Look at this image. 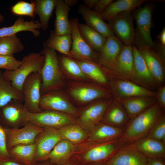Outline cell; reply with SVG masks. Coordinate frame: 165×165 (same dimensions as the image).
Returning a JSON list of instances; mask_svg holds the SVG:
<instances>
[{
  "mask_svg": "<svg viewBox=\"0 0 165 165\" xmlns=\"http://www.w3.org/2000/svg\"><path fill=\"white\" fill-rule=\"evenodd\" d=\"M133 65L130 80L146 89L156 91L157 86L140 51L132 46Z\"/></svg>",
  "mask_w": 165,
  "mask_h": 165,
  "instance_id": "cell-11",
  "label": "cell"
},
{
  "mask_svg": "<svg viewBox=\"0 0 165 165\" xmlns=\"http://www.w3.org/2000/svg\"><path fill=\"white\" fill-rule=\"evenodd\" d=\"M106 165H147V158L133 143H127L108 160Z\"/></svg>",
  "mask_w": 165,
  "mask_h": 165,
  "instance_id": "cell-16",
  "label": "cell"
},
{
  "mask_svg": "<svg viewBox=\"0 0 165 165\" xmlns=\"http://www.w3.org/2000/svg\"><path fill=\"white\" fill-rule=\"evenodd\" d=\"M157 102L163 111L165 110V86L159 87L156 91Z\"/></svg>",
  "mask_w": 165,
  "mask_h": 165,
  "instance_id": "cell-45",
  "label": "cell"
},
{
  "mask_svg": "<svg viewBox=\"0 0 165 165\" xmlns=\"http://www.w3.org/2000/svg\"><path fill=\"white\" fill-rule=\"evenodd\" d=\"M45 56L40 53H31L24 56L22 63L16 70L2 72L4 79L11 83L17 90L22 93L23 84L32 73L41 72L45 61Z\"/></svg>",
  "mask_w": 165,
  "mask_h": 165,
  "instance_id": "cell-5",
  "label": "cell"
},
{
  "mask_svg": "<svg viewBox=\"0 0 165 165\" xmlns=\"http://www.w3.org/2000/svg\"><path fill=\"white\" fill-rule=\"evenodd\" d=\"M99 0H83L84 4L89 9L92 10Z\"/></svg>",
  "mask_w": 165,
  "mask_h": 165,
  "instance_id": "cell-48",
  "label": "cell"
},
{
  "mask_svg": "<svg viewBox=\"0 0 165 165\" xmlns=\"http://www.w3.org/2000/svg\"><path fill=\"white\" fill-rule=\"evenodd\" d=\"M13 100H18L24 102L22 93L16 90L10 82L6 80L0 71V109Z\"/></svg>",
  "mask_w": 165,
  "mask_h": 165,
  "instance_id": "cell-35",
  "label": "cell"
},
{
  "mask_svg": "<svg viewBox=\"0 0 165 165\" xmlns=\"http://www.w3.org/2000/svg\"><path fill=\"white\" fill-rule=\"evenodd\" d=\"M35 14L39 17L41 29L46 31L49 27L50 19L55 9L57 0H35Z\"/></svg>",
  "mask_w": 165,
  "mask_h": 165,
  "instance_id": "cell-34",
  "label": "cell"
},
{
  "mask_svg": "<svg viewBox=\"0 0 165 165\" xmlns=\"http://www.w3.org/2000/svg\"><path fill=\"white\" fill-rule=\"evenodd\" d=\"M153 10L151 4H146L138 8L132 14L136 25L133 44L139 50L154 48V43L151 34Z\"/></svg>",
  "mask_w": 165,
  "mask_h": 165,
  "instance_id": "cell-4",
  "label": "cell"
},
{
  "mask_svg": "<svg viewBox=\"0 0 165 165\" xmlns=\"http://www.w3.org/2000/svg\"><path fill=\"white\" fill-rule=\"evenodd\" d=\"M126 144L120 138L105 142L88 151L84 155L83 158L86 161L92 162L108 160Z\"/></svg>",
  "mask_w": 165,
  "mask_h": 165,
  "instance_id": "cell-18",
  "label": "cell"
},
{
  "mask_svg": "<svg viewBox=\"0 0 165 165\" xmlns=\"http://www.w3.org/2000/svg\"><path fill=\"white\" fill-rule=\"evenodd\" d=\"M130 119L121 103L113 99L107 108L101 121L103 123L116 127L125 128Z\"/></svg>",
  "mask_w": 165,
  "mask_h": 165,
  "instance_id": "cell-20",
  "label": "cell"
},
{
  "mask_svg": "<svg viewBox=\"0 0 165 165\" xmlns=\"http://www.w3.org/2000/svg\"><path fill=\"white\" fill-rule=\"evenodd\" d=\"M4 21V16L0 13V24L3 23Z\"/></svg>",
  "mask_w": 165,
  "mask_h": 165,
  "instance_id": "cell-51",
  "label": "cell"
},
{
  "mask_svg": "<svg viewBox=\"0 0 165 165\" xmlns=\"http://www.w3.org/2000/svg\"><path fill=\"white\" fill-rule=\"evenodd\" d=\"M37 139L34 157L43 159L52 150L62 139L58 130L48 127L38 135Z\"/></svg>",
  "mask_w": 165,
  "mask_h": 165,
  "instance_id": "cell-19",
  "label": "cell"
},
{
  "mask_svg": "<svg viewBox=\"0 0 165 165\" xmlns=\"http://www.w3.org/2000/svg\"><path fill=\"white\" fill-rule=\"evenodd\" d=\"M23 101L18 100H13L1 108L3 118L7 122L11 124L26 122L24 113L25 109Z\"/></svg>",
  "mask_w": 165,
  "mask_h": 165,
  "instance_id": "cell-30",
  "label": "cell"
},
{
  "mask_svg": "<svg viewBox=\"0 0 165 165\" xmlns=\"http://www.w3.org/2000/svg\"><path fill=\"white\" fill-rule=\"evenodd\" d=\"M40 72L31 74L25 79L22 86V93L24 97V108L32 113L41 111L39 108L42 82Z\"/></svg>",
  "mask_w": 165,
  "mask_h": 165,
  "instance_id": "cell-8",
  "label": "cell"
},
{
  "mask_svg": "<svg viewBox=\"0 0 165 165\" xmlns=\"http://www.w3.org/2000/svg\"><path fill=\"white\" fill-rule=\"evenodd\" d=\"M10 156L7 146L5 130L0 124V161L9 160Z\"/></svg>",
  "mask_w": 165,
  "mask_h": 165,
  "instance_id": "cell-44",
  "label": "cell"
},
{
  "mask_svg": "<svg viewBox=\"0 0 165 165\" xmlns=\"http://www.w3.org/2000/svg\"><path fill=\"white\" fill-rule=\"evenodd\" d=\"M139 51L158 87L164 85L165 66L160 58L152 49Z\"/></svg>",
  "mask_w": 165,
  "mask_h": 165,
  "instance_id": "cell-22",
  "label": "cell"
},
{
  "mask_svg": "<svg viewBox=\"0 0 165 165\" xmlns=\"http://www.w3.org/2000/svg\"><path fill=\"white\" fill-rule=\"evenodd\" d=\"M146 137L160 141L165 144L164 113L153 125Z\"/></svg>",
  "mask_w": 165,
  "mask_h": 165,
  "instance_id": "cell-41",
  "label": "cell"
},
{
  "mask_svg": "<svg viewBox=\"0 0 165 165\" xmlns=\"http://www.w3.org/2000/svg\"><path fill=\"white\" fill-rule=\"evenodd\" d=\"M114 97L98 99L87 104L79 113L78 122L82 127L88 129L102 121L105 112Z\"/></svg>",
  "mask_w": 165,
  "mask_h": 165,
  "instance_id": "cell-10",
  "label": "cell"
},
{
  "mask_svg": "<svg viewBox=\"0 0 165 165\" xmlns=\"http://www.w3.org/2000/svg\"><path fill=\"white\" fill-rule=\"evenodd\" d=\"M98 124L90 136L91 141L106 142L120 138L125 129L116 127L103 123Z\"/></svg>",
  "mask_w": 165,
  "mask_h": 165,
  "instance_id": "cell-31",
  "label": "cell"
},
{
  "mask_svg": "<svg viewBox=\"0 0 165 165\" xmlns=\"http://www.w3.org/2000/svg\"><path fill=\"white\" fill-rule=\"evenodd\" d=\"M126 110L130 120L157 102L156 97L138 96L117 99Z\"/></svg>",
  "mask_w": 165,
  "mask_h": 165,
  "instance_id": "cell-23",
  "label": "cell"
},
{
  "mask_svg": "<svg viewBox=\"0 0 165 165\" xmlns=\"http://www.w3.org/2000/svg\"><path fill=\"white\" fill-rule=\"evenodd\" d=\"M96 165H105L104 164H102V163H99V164H98Z\"/></svg>",
  "mask_w": 165,
  "mask_h": 165,
  "instance_id": "cell-52",
  "label": "cell"
},
{
  "mask_svg": "<svg viewBox=\"0 0 165 165\" xmlns=\"http://www.w3.org/2000/svg\"><path fill=\"white\" fill-rule=\"evenodd\" d=\"M138 149L147 158L162 159L165 156V144L145 137L133 143Z\"/></svg>",
  "mask_w": 165,
  "mask_h": 165,
  "instance_id": "cell-26",
  "label": "cell"
},
{
  "mask_svg": "<svg viewBox=\"0 0 165 165\" xmlns=\"http://www.w3.org/2000/svg\"><path fill=\"white\" fill-rule=\"evenodd\" d=\"M74 59L89 80L110 89V78L98 63L90 60Z\"/></svg>",
  "mask_w": 165,
  "mask_h": 165,
  "instance_id": "cell-21",
  "label": "cell"
},
{
  "mask_svg": "<svg viewBox=\"0 0 165 165\" xmlns=\"http://www.w3.org/2000/svg\"><path fill=\"white\" fill-rule=\"evenodd\" d=\"M11 12L14 14L25 16L33 19L35 18V3L34 0H31V2L21 1L18 2L11 8Z\"/></svg>",
  "mask_w": 165,
  "mask_h": 165,
  "instance_id": "cell-40",
  "label": "cell"
},
{
  "mask_svg": "<svg viewBox=\"0 0 165 165\" xmlns=\"http://www.w3.org/2000/svg\"><path fill=\"white\" fill-rule=\"evenodd\" d=\"M72 45L71 57L76 60H87L97 62L98 53L93 50L85 41L79 29V20L77 17L71 19Z\"/></svg>",
  "mask_w": 165,
  "mask_h": 165,
  "instance_id": "cell-12",
  "label": "cell"
},
{
  "mask_svg": "<svg viewBox=\"0 0 165 165\" xmlns=\"http://www.w3.org/2000/svg\"><path fill=\"white\" fill-rule=\"evenodd\" d=\"M41 29L39 21L33 20H25L23 17L20 16L16 20L12 25L0 28V37L16 35L23 31L30 32L34 37H38L40 34Z\"/></svg>",
  "mask_w": 165,
  "mask_h": 165,
  "instance_id": "cell-27",
  "label": "cell"
},
{
  "mask_svg": "<svg viewBox=\"0 0 165 165\" xmlns=\"http://www.w3.org/2000/svg\"><path fill=\"white\" fill-rule=\"evenodd\" d=\"M36 149L35 144L16 145L8 150L9 154L23 160L32 161L35 156Z\"/></svg>",
  "mask_w": 165,
  "mask_h": 165,
  "instance_id": "cell-39",
  "label": "cell"
},
{
  "mask_svg": "<svg viewBox=\"0 0 165 165\" xmlns=\"http://www.w3.org/2000/svg\"><path fill=\"white\" fill-rule=\"evenodd\" d=\"M24 116L26 122L41 127H61L75 123L77 121L75 116L52 110H44L38 113H32L25 110Z\"/></svg>",
  "mask_w": 165,
  "mask_h": 165,
  "instance_id": "cell-6",
  "label": "cell"
},
{
  "mask_svg": "<svg viewBox=\"0 0 165 165\" xmlns=\"http://www.w3.org/2000/svg\"><path fill=\"white\" fill-rule=\"evenodd\" d=\"M24 48V45L16 35L0 37V55L14 56Z\"/></svg>",
  "mask_w": 165,
  "mask_h": 165,
  "instance_id": "cell-37",
  "label": "cell"
},
{
  "mask_svg": "<svg viewBox=\"0 0 165 165\" xmlns=\"http://www.w3.org/2000/svg\"><path fill=\"white\" fill-rule=\"evenodd\" d=\"M40 53L45 57L40 72L42 79L41 95L52 90L63 89L66 80L61 71L56 51L44 44L43 48Z\"/></svg>",
  "mask_w": 165,
  "mask_h": 165,
  "instance_id": "cell-3",
  "label": "cell"
},
{
  "mask_svg": "<svg viewBox=\"0 0 165 165\" xmlns=\"http://www.w3.org/2000/svg\"><path fill=\"white\" fill-rule=\"evenodd\" d=\"M44 44L49 48L71 57L70 53L72 45L71 34L58 35L54 30H52L49 38Z\"/></svg>",
  "mask_w": 165,
  "mask_h": 165,
  "instance_id": "cell-32",
  "label": "cell"
},
{
  "mask_svg": "<svg viewBox=\"0 0 165 165\" xmlns=\"http://www.w3.org/2000/svg\"><path fill=\"white\" fill-rule=\"evenodd\" d=\"M78 27L80 33L85 41L93 50L98 53L103 46L106 38L86 23H79Z\"/></svg>",
  "mask_w": 165,
  "mask_h": 165,
  "instance_id": "cell-33",
  "label": "cell"
},
{
  "mask_svg": "<svg viewBox=\"0 0 165 165\" xmlns=\"http://www.w3.org/2000/svg\"><path fill=\"white\" fill-rule=\"evenodd\" d=\"M110 78V89L113 97L117 99L138 96L156 97V91L148 90L130 80Z\"/></svg>",
  "mask_w": 165,
  "mask_h": 165,
  "instance_id": "cell-14",
  "label": "cell"
},
{
  "mask_svg": "<svg viewBox=\"0 0 165 165\" xmlns=\"http://www.w3.org/2000/svg\"><path fill=\"white\" fill-rule=\"evenodd\" d=\"M8 150L17 145L33 143L43 130L41 127L29 122L20 128L4 129Z\"/></svg>",
  "mask_w": 165,
  "mask_h": 165,
  "instance_id": "cell-13",
  "label": "cell"
},
{
  "mask_svg": "<svg viewBox=\"0 0 165 165\" xmlns=\"http://www.w3.org/2000/svg\"><path fill=\"white\" fill-rule=\"evenodd\" d=\"M145 0H118L114 1L100 15L104 20L108 22L118 14L131 12L140 7Z\"/></svg>",
  "mask_w": 165,
  "mask_h": 165,
  "instance_id": "cell-28",
  "label": "cell"
},
{
  "mask_svg": "<svg viewBox=\"0 0 165 165\" xmlns=\"http://www.w3.org/2000/svg\"><path fill=\"white\" fill-rule=\"evenodd\" d=\"M134 62L132 45H124L112 70L108 73L110 78L130 80Z\"/></svg>",
  "mask_w": 165,
  "mask_h": 165,
  "instance_id": "cell-17",
  "label": "cell"
},
{
  "mask_svg": "<svg viewBox=\"0 0 165 165\" xmlns=\"http://www.w3.org/2000/svg\"><path fill=\"white\" fill-rule=\"evenodd\" d=\"M113 0H99L93 10L101 14L114 1Z\"/></svg>",
  "mask_w": 165,
  "mask_h": 165,
  "instance_id": "cell-46",
  "label": "cell"
},
{
  "mask_svg": "<svg viewBox=\"0 0 165 165\" xmlns=\"http://www.w3.org/2000/svg\"><path fill=\"white\" fill-rule=\"evenodd\" d=\"M0 165H21L16 162L10 161H0Z\"/></svg>",
  "mask_w": 165,
  "mask_h": 165,
  "instance_id": "cell-50",
  "label": "cell"
},
{
  "mask_svg": "<svg viewBox=\"0 0 165 165\" xmlns=\"http://www.w3.org/2000/svg\"><path fill=\"white\" fill-rule=\"evenodd\" d=\"M157 43H154L153 50L165 66V28H163L157 36Z\"/></svg>",
  "mask_w": 165,
  "mask_h": 165,
  "instance_id": "cell-43",
  "label": "cell"
},
{
  "mask_svg": "<svg viewBox=\"0 0 165 165\" xmlns=\"http://www.w3.org/2000/svg\"><path fill=\"white\" fill-rule=\"evenodd\" d=\"M124 45L114 35L106 38L103 46L98 53L97 62L104 68L107 73L113 68Z\"/></svg>",
  "mask_w": 165,
  "mask_h": 165,
  "instance_id": "cell-15",
  "label": "cell"
},
{
  "mask_svg": "<svg viewBox=\"0 0 165 165\" xmlns=\"http://www.w3.org/2000/svg\"><path fill=\"white\" fill-rule=\"evenodd\" d=\"M134 18L131 12L120 13L108 21L114 35L124 45L133 44L135 35Z\"/></svg>",
  "mask_w": 165,
  "mask_h": 165,
  "instance_id": "cell-9",
  "label": "cell"
},
{
  "mask_svg": "<svg viewBox=\"0 0 165 165\" xmlns=\"http://www.w3.org/2000/svg\"><path fill=\"white\" fill-rule=\"evenodd\" d=\"M162 159L147 158V165H165Z\"/></svg>",
  "mask_w": 165,
  "mask_h": 165,
  "instance_id": "cell-47",
  "label": "cell"
},
{
  "mask_svg": "<svg viewBox=\"0 0 165 165\" xmlns=\"http://www.w3.org/2000/svg\"><path fill=\"white\" fill-rule=\"evenodd\" d=\"M64 2L67 6L70 8L76 5L78 1L77 0H64Z\"/></svg>",
  "mask_w": 165,
  "mask_h": 165,
  "instance_id": "cell-49",
  "label": "cell"
},
{
  "mask_svg": "<svg viewBox=\"0 0 165 165\" xmlns=\"http://www.w3.org/2000/svg\"><path fill=\"white\" fill-rule=\"evenodd\" d=\"M70 8L63 0H57L55 8V20L54 31L58 35L71 34V26L68 14Z\"/></svg>",
  "mask_w": 165,
  "mask_h": 165,
  "instance_id": "cell-29",
  "label": "cell"
},
{
  "mask_svg": "<svg viewBox=\"0 0 165 165\" xmlns=\"http://www.w3.org/2000/svg\"><path fill=\"white\" fill-rule=\"evenodd\" d=\"M39 108L41 111L52 110L79 117V111L62 90H53L41 95Z\"/></svg>",
  "mask_w": 165,
  "mask_h": 165,
  "instance_id": "cell-7",
  "label": "cell"
},
{
  "mask_svg": "<svg viewBox=\"0 0 165 165\" xmlns=\"http://www.w3.org/2000/svg\"><path fill=\"white\" fill-rule=\"evenodd\" d=\"M78 12L87 25L105 37L114 35L108 24L104 21L100 14L89 9L84 4L79 6Z\"/></svg>",
  "mask_w": 165,
  "mask_h": 165,
  "instance_id": "cell-24",
  "label": "cell"
},
{
  "mask_svg": "<svg viewBox=\"0 0 165 165\" xmlns=\"http://www.w3.org/2000/svg\"><path fill=\"white\" fill-rule=\"evenodd\" d=\"M22 63L14 56L0 55V68L5 71H13L17 69Z\"/></svg>",
  "mask_w": 165,
  "mask_h": 165,
  "instance_id": "cell-42",
  "label": "cell"
},
{
  "mask_svg": "<svg viewBox=\"0 0 165 165\" xmlns=\"http://www.w3.org/2000/svg\"><path fill=\"white\" fill-rule=\"evenodd\" d=\"M73 143L62 139L44 159H50L53 161L61 163L66 160L74 148Z\"/></svg>",
  "mask_w": 165,
  "mask_h": 165,
  "instance_id": "cell-36",
  "label": "cell"
},
{
  "mask_svg": "<svg viewBox=\"0 0 165 165\" xmlns=\"http://www.w3.org/2000/svg\"><path fill=\"white\" fill-rule=\"evenodd\" d=\"M62 90L73 104L85 105L98 99L113 97L109 89L91 81L66 80Z\"/></svg>",
  "mask_w": 165,
  "mask_h": 165,
  "instance_id": "cell-1",
  "label": "cell"
},
{
  "mask_svg": "<svg viewBox=\"0 0 165 165\" xmlns=\"http://www.w3.org/2000/svg\"></svg>",
  "mask_w": 165,
  "mask_h": 165,
  "instance_id": "cell-53",
  "label": "cell"
},
{
  "mask_svg": "<svg viewBox=\"0 0 165 165\" xmlns=\"http://www.w3.org/2000/svg\"><path fill=\"white\" fill-rule=\"evenodd\" d=\"M60 67L66 80L90 81L84 75L77 61L72 58L61 54H58Z\"/></svg>",
  "mask_w": 165,
  "mask_h": 165,
  "instance_id": "cell-25",
  "label": "cell"
},
{
  "mask_svg": "<svg viewBox=\"0 0 165 165\" xmlns=\"http://www.w3.org/2000/svg\"><path fill=\"white\" fill-rule=\"evenodd\" d=\"M62 139L67 140L72 143L80 142L86 137V134L79 125L75 123L68 124L58 130Z\"/></svg>",
  "mask_w": 165,
  "mask_h": 165,
  "instance_id": "cell-38",
  "label": "cell"
},
{
  "mask_svg": "<svg viewBox=\"0 0 165 165\" xmlns=\"http://www.w3.org/2000/svg\"><path fill=\"white\" fill-rule=\"evenodd\" d=\"M164 113L156 102L130 121L121 139L124 143H129L145 137L153 125Z\"/></svg>",
  "mask_w": 165,
  "mask_h": 165,
  "instance_id": "cell-2",
  "label": "cell"
}]
</instances>
